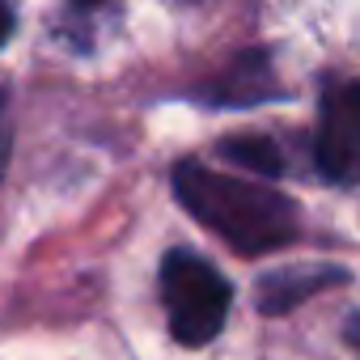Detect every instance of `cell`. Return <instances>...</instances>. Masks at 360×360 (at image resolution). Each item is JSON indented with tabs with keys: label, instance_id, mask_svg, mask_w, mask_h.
<instances>
[{
	"label": "cell",
	"instance_id": "obj_7",
	"mask_svg": "<svg viewBox=\"0 0 360 360\" xmlns=\"http://www.w3.org/2000/svg\"><path fill=\"white\" fill-rule=\"evenodd\" d=\"M0 157H5V94H0Z\"/></svg>",
	"mask_w": 360,
	"mask_h": 360
},
{
	"label": "cell",
	"instance_id": "obj_8",
	"mask_svg": "<svg viewBox=\"0 0 360 360\" xmlns=\"http://www.w3.org/2000/svg\"><path fill=\"white\" fill-rule=\"evenodd\" d=\"M77 5H102V0H77Z\"/></svg>",
	"mask_w": 360,
	"mask_h": 360
},
{
	"label": "cell",
	"instance_id": "obj_2",
	"mask_svg": "<svg viewBox=\"0 0 360 360\" xmlns=\"http://www.w3.org/2000/svg\"><path fill=\"white\" fill-rule=\"evenodd\" d=\"M161 305L178 343L204 347L221 335L233 305V288L208 259L191 250H169L161 263Z\"/></svg>",
	"mask_w": 360,
	"mask_h": 360
},
{
	"label": "cell",
	"instance_id": "obj_1",
	"mask_svg": "<svg viewBox=\"0 0 360 360\" xmlns=\"http://www.w3.org/2000/svg\"><path fill=\"white\" fill-rule=\"evenodd\" d=\"M174 195L204 229H212L242 255H267L297 238L292 200L250 178H229L200 161H178Z\"/></svg>",
	"mask_w": 360,
	"mask_h": 360
},
{
	"label": "cell",
	"instance_id": "obj_5",
	"mask_svg": "<svg viewBox=\"0 0 360 360\" xmlns=\"http://www.w3.org/2000/svg\"><path fill=\"white\" fill-rule=\"evenodd\" d=\"M221 153H225L229 161H238V165H246V169L263 174V178H276V174L284 169L280 148H276L271 140H263V136H233V140H225V144H221Z\"/></svg>",
	"mask_w": 360,
	"mask_h": 360
},
{
	"label": "cell",
	"instance_id": "obj_4",
	"mask_svg": "<svg viewBox=\"0 0 360 360\" xmlns=\"http://www.w3.org/2000/svg\"><path fill=\"white\" fill-rule=\"evenodd\" d=\"M343 271L339 267H292V271H276L259 284V309L263 314H284L297 301L322 292L326 284H339Z\"/></svg>",
	"mask_w": 360,
	"mask_h": 360
},
{
	"label": "cell",
	"instance_id": "obj_3",
	"mask_svg": "<svg viewBox=\"0 0 360 360\" xmlns=\"http://www.w3.org/2000/svg\"><path fill=\"white\" fill-rule=\"evenodd\" d=\"M314 161L339 187L360 183V81H339L322 94Z\"/></svg>",
	"mask_w": 360,
	"mask_h": 360
},
{
	"label": "cell",
	"instance_id": "obj_6",
	"mask_svg": "<svg viewBox=\"0 0 360 360\" xmlns=\"http://www.w3.org/2000/svg\"><path fill=\"white\" fill-rule=\"evenodd\" d=\"M13 26H18V18H13V5H9V0H0V47H5V43L13 39Z\"/></svg>",
	"mask_w": 360,
	"mask_h": 360
}]
</instances>
